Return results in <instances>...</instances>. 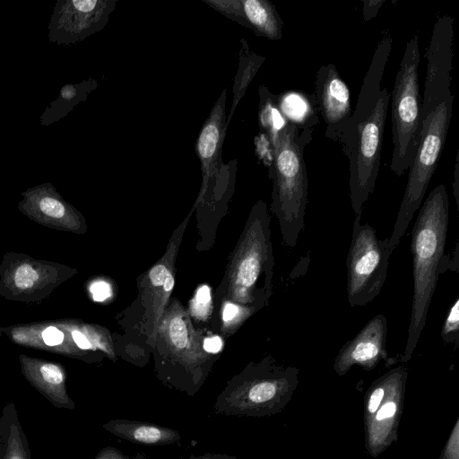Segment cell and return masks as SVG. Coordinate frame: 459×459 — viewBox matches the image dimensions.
Returning <instances> with one entry per match:
<instances>
[{
    "instance_id": "obj_1",
    "label": "cell",
    "mask_w": 459,
    "mask_h": 459,
    "mask_svg": "<svg viewBox=\"0 0 459 459\" xmlns=\"http://www.w3.org/2000/svg\"><path fill=\"white\" fill-rule=\"evenodd\" d=\"M448 215L446 188L440 184L425 199L411 230L413 296L403 362L411 359L425 327L439 274L454 270L452 257L445 255Z\"/></svg>"
},
{
    "instance_id": "obj_2",
    "label": "cell",
    "mask_w": 459,
    "mask_h": 459,
    "mask_svg": "<svg viewBox=\"0 0 459 459\" xmlns=\"http://www.w3.org/2000/svg\"><path fill=\"white\" fill-rule=\"evenodd\" d=\"M314 129L300 130L287 120L284 127L270 140L273 162L269 169L273 181L272 212L279 221L283 244L294 248L305 226L308 179L304 149Z\"/></svg>"
},
{
    "instance_id": "obj_3",
    "label": "cell",
    "mask_w": 459,
    "mask_h": 459,
    "mask_svg": "<svg viewBox=\"0 0 459 459\" xmlns=\"http://www.w3.org/2000/svg\"><path fill=\"white\" fill-rule=\"evenodd\" d=\"M418 35L406 44L392 91L393 153L390 169L403 175L411 165L419 145L421 129L418 67Z\"/></svg>"
},
{
    "instance_id": "obj_4",
    "label": "cell",
    "mask_w": 459,
    "mask_h": 459,
    "mask_svg": "<svg viewBox=\"0 0 459 459\" xmlns=\"http://www.w3.org/2000/svg\"><path fill=\"white\" fill-rule=\"evenodd\" d=\"M454 96L436 107L422 121L419 145L409 168L404 195L398 211L388 247L400 243L415 212L419 209L437 167L453 113Z\"/></svg>"
},
{
    "instance_id": "obj_5",
    "label": "cell",
    "mask_w": 459,
    "mask_h": 459,
    "mask_svg": "<svg viewBox=\"0 0 459 459\" xmlns=\"http://www.w3.org/2000/svg\"><path fill=\"white\" fill-rule=\"evenodd\" d=\"M390 97L387 88H382L369 115L342 134L340 144L349 160L350 197L356 216H361L375 188Z\"/></svg>"
},
{
    "instance_id": "obj_6",
    "label": "cell",
    "mask_w": 459,
    "mask_h": 459,
    "mask_svg": "<svg viewBox=\"0 0 459 459\" xmlns=\"http://www.w3.org/2000/svg\"><path fill=\"white\" fill-rule=\"evenodd\" d=\"M388 239H379L375 229L360 224V216L355 217L346 261L347 298L351 307L365 306L380 293L393 252Z\"/></svg>"
},
{
    "instance_id": "obj_7",
    "label": "cell",
    "mask_w": 459,
    "mask_h": 459,
    "mask_svg": "<svg viewBox=\"0 0 459 459\" xmlns=\"http://www.w3.org/2000/svg\"><path fill=\"white\" fill-rule=\"evenodd\" d=\"M117 0H57L48 22L49 42L74 45L101 30Z\"/></svg>"
},
{
    "instance_id": "obj_8",
    "label": "cell",
    "mask_w": 459,
    "mask_h": 459,
    "mask_svg": "<svg viewBox=\"0 0 459 459\" xmlns=\"http://www.w3.org/2000/svg\"><path fill=\"white\" fill-rule=\"evenodd\" d=\"M453 19L441 15L436 21L430 44L426 56L427 75L424 85L423 100L420 101L421 121L452 95L451 72L453 60Z\"/></svg>"
},
{
    "instance_id": "obj_9",
    "label": "cell",
    "mask_w": 459,
    "mask_h": 459,
    "mask_svg": "<svg viewBox=\"0 0 459 459\" xmlns=\"http://www.w3.org/2000/svg\"><path fill=\"white\" fill-rule=\"evenodd\" d=\"M315 100L323 117L326 138L340 143L343 129L351 113V91L333 64L318 69L315 82Z\"/></svg>"
},
{
    "instance_id": "obj_10",
    "label": "cell",
    "mask_w": 459,
    "mask_h": 459,
    "mask_svg": "<svg viewBox=\"0 0 459 459\" xmlns=\"http://www.w3.org/2000/svg\"><path fill=\"white\" fill-rule=\"evenodd\" d=\"M227 90H223L209 117L203 125L196 141V154L200 160L203 185L200 196L213 191L221 179L226 178L230 165L222 163L221 150L227 129L225 104ZM228 176V175H227Z\"/></svg>"
},
{
    "instance_id": "obj_11",
    "label": "cell",
    "mask_w": 459,
    "mask_h": 459,
    "mask_svg": "<svg viewBox=\"0 0 459 459\" xmlns=\"http://www.w3.org/2000/svg\"><path fill=\"white\" fill-rule=\"evenodd\" d=\"M386 337L387 319L378 314L341 348L334 361L335 371L342 376L353 365L368 369L374 368L379 360L387 358Z\"/></svg>"
},
{
    "instance_id": "obj_12",
    "label": "cell",
    "mask_w": 459,
    "mask_h": 459,
    "mask_svg": "<svg viewBox=\"0 0 459 459\" xmlns=\"http://www.w3.org/2000/svg\"><path fill=\"white\" fill-rule=\"evenodd\" d=\"M223 16L271 40L282 38L283 22L267 0H203Z\"/></svg>"
},
{
    "instance_id": "obj_13",
    "label": "cell",
    "mask_w": 459,
    "mask_h": 459,
    "mask_svg": "<svg viewBox=\"0 0 459 459\" xmlns=\"http://www.w3.org/2000/svg\"><path fill=\"white\" fill-rule=\"evenodd\" d=\"M27 379L55 407L73 409L74 403L65 388L63 368L54 363L29 361L24 365Z\"/></svg>"
},
{
    "instance_id": "obj_14",
    "label": "cell",
    "mask_w": 459,
    "mask_h": 459,
    "mask_svg": "<svg viewBox=\"0 0 459 459\" xmlns=\"http://www.w3.org/2000/svg\"><path fill=\"white\" fill-rule=\"evenodd\" d=\"M0 459H31L13 403H8L3 408L0 417Z\"/></svg>"
},
{
    "instance_id": "obj_15",
    "label": "cell",
    "mask_w": 459,
    "mask_h": 459,
    "mask_svg": "<svg viewBox=\"0 0 459 459\" xmlns=\"http://www.w3.org/2000/svg\"><path fill=\"white\" fill-rule=\"evenodd\" d=\"M276 103L284 117L300 130L314 129L318 122L314 93L288 91L276 95Z\"/></svg>"
},
{
    "instance_id": "obj_16",
    "label": "cell",
    "mask_w": 459,
    "mask_h": 459,
    "mask_svg": "<svg viewBox=\"0 0 459 459\" xmlns=\"http://www.w3.org/2000/svg\"><path fill=\"white\" fill-rule=\"evenodd\" d=\"M96 86L97 82L93 79L64 85L57 98L42 113L40 124L48 126L65 117L75 105L83 101Z\"/></svg>"
},
{
    "instance_id": "obj_17",
    "label": "cell",
    "mask_w": 459,
    "mask_h": 459,
    "mask_svg": "<svg viewBox=\"0 0 459 459\" xmlns=\"http://www.w3.org/2000/svg\"><path fill=\"white\" fill-rule=\"evenodd\" d=\"M242 41L244 43L242 44L243 48L241 51V57L239 59V70L235 80L234 104H232L229 118L227 119V125L230 123L232 112L234 111L238 100L244 95L248 84L264 61V56L251 52L247 43L244 40Z\"/></svg>"
},
{
    "instance_id": "obj_18",
    "label": "cell",
    "mask_w": 459,
    "mask_h": 459,
    "mask_svg": "<svg viewBox=\"0 0 459 459\" xmlns=\"http://www.w3.org/2000/svg\"><path fill=\"white\" fill-rule=\"evenodd\" d=\"M441 337L446 343L459 342V299L450 307L441 329Z\"/></svg>"
},
{
    "instance_id": "obj_19",
    "label": "cell",
    "mask_w": 459,
    "mask_h": 459,
    "mask_svg": "<svg viewBox=\"0 0 459 459\" xmlns=\"http://www.w3.org/2000/svg\"><path fill=\"white\" fill-rule=\"evenodd\" d=\"M169 339L174 346L183 349L188 342L187 327L184 320L178 316L173 317L169 324Z\"/></svg>"
},
{
    "instance_id": "obj_20",
    "label": "cell",
    "mask_w": 459,
    "mask_h": 459,
    "mask_svg": "<svg viewBox=\"0 0 459 459\" xmlns=\"http://www.w3.org/2000/svg\"><path fill=\"white\" fill-rule=\"evenodd\" d=\"M37 279V272L29 264L21 265L14 273L15 285L22 290L30 288Z\"/></svg>"
},
{
    "instance_id": "obj_21",
    "label": "cell",
    "mask_w": 459,
    "mask_h": 459,
    "mask_svg": "<svg viewBox=\"0 0 459 459\" xmlns=\"http://www.w3.org/2000/svg\"><path fill=\"white\" fill-rule=\"evenodd\" d=\"M211 303V291L207 285H202L196 290L195 299L192 302L193 312L199 316H203L206 308Z\"/></svg>"
},
{
    "instance_id": "obj_22",
    "label": "cell",
    "mask_w": 459,
    "mask_h": 459,
    "mask_svg": "<svg viewBox=\"0 0 459 459\" xmlns=\"http://www.w3.org/2000/svg\"><path fill=\"white\" fill-rule=\"evenodd\" d=\"M134 438L144 444H153L158 442L161 437V431L152 426H141L134 429Z\"/></svg>"
},
{
    "instance_id": "obj_23",
    "label": "cell",
    "mask_w": 459,
    "mask_h": 459,
    "mask_svg": "<svg viewBox=\"0 0 459 459\" xmlns=\"http://www.w3.org/2000/svg\"><path fill=\"white\" fill-rule=\"evenodd\" d=\"M91 292L95 301H103L111 295V289L105 281H97L91 286Z\"/></svg>"
},
{
    "instance_id": "obj_24",
    "label": "cell",
    "mask_w": 459,
    "mask_h": 459,
    "mask_svg": "<svg viewBox=\"0 0 459 459\" xmlns=\"http://www.w3.org/2000/svg\"><path fill=\"white\" fill-rule=\"evenodd\" d=\"M42 338L47 345L55 346L63 342L64 334L57 328L50 326L44 330Z\"/></svg>"
},
{
    "instance_id": "obj_25",
    "label": "cell",
    "mask_w": 459,
    "mask_h": 459,
    "mask_svg": "<svg viewBox=\"0 0 459 459\" xmlns=\"http://www.w3.org/2000/svg\"><path fill=\"white\" fill-rule=\"evenodd\" d=\"M363 8V19L365 22H368L373 19L378 13L380 7L385 3V1H376V0H368L362 1Z\"/></svg>"
},
{
    "instance_id": "obj_26",
    "label": "cell",
    "mask_w": 459,
    "mask_h": 459,
    "mask_svg": "<svg viewBox=\"0 0 459 459\" xmlns=\"http://www.w3.org/2000/svg\"><path fill=\"white\" fill-rule=\"evenodd\" d=\"M380 380V384L378 385L372 392L370 395V399L368 402V411L370 412H375L377 409L379 404L382 402V399L385 394V390L383 388L382 379Z\"/></svg>"
},
{
    "instance_id": "obj_27",
    "label": "cell",
    "mask_w": 459,
    "mask_h": 459,
    "mask_svg": "<svg viewBox=\"0 0 459 459\" xmlns=\"http://www.w3.org/2000/svg\"><path fill=\"white\" fill-rule=\"evenodd\" d=\"M222 348V341L219 336L207 337L204 341V349L210 353H217Z\"/></svg>"
},
{
    "instance_id": "obj_28",
    "label": "cell",
    "mask_w": 459,
    "mask_h": 459,
    "mask_svg": "<svg viewBox=\"0 0 459 459\" xmlns=\"http://www.w3.org/2000/svg\"><path fill=\"white\" fill-rule=\"evenodd\" d=\"M453 175H454L453 193H454V196H455V203L457 205V209L459 210V151L457 152V154H456Z\"/></svg>"
},
{
    "instance_id": "obj_29",
    "label": "cell",
    "mask_w": 459,
    "mask_h": 459,
    "mask_svg": "<svg viewBox=\"0 0 459 459\" xmlns=\"http://www.w3.org/2000/svg\"><path fill=\"white\" fill-rule=\"evenodd\" d=\"M396 411V405L394 403L390 402L385 403L381 407V409L377 411V419L381 420L386 418L392 417Z\"/></svg>"
},
{
    "instance_id": "obj_30",
    "label": "cell",
    "mask_w": 459,
    "mask_h": 459,
    "mask_svg": "<svg viewBox=\"0 0 459 459\" xmlns=\"http://www.w3.org/2000/svg\"><path fill=\"white\" fill-rule=\"evenodd\" d=\"M239 312V307L232 303H227L224 306L222 318L224 322L231 321Z\"/></svg>"
},
{
    "instance_id": "obj_31",
    "label": "cell",
    "mask_w": 459,
    "mask_h": 459,
    "mask_svg": "<svg viewBox=\"0 0 459 459\" xmlns=\"http://www.w3.org/2000/svg\"><path fill=\"white\" fill-rule=\"evenodd\" d=\"M74 341L75 343L82 349H90L91 347V343L87 340V338L79 331H74L72 333Z\"/></svg>"
},
{
    "instance_id": "obj_32",
    "label": "cell",
    "mask_w": 459,
    "mask_h": 459,
    "mask_svg": "<svg viewBox=\"0 0 459 459\" xmlns=\"http://www.w3.org/2000/svg\"><path fill=\"white\" fill-rule=\"evenodd\" d=\"M98 459H106V458L100 457V458H98Z\"/></svg>"
}]
</instances>
